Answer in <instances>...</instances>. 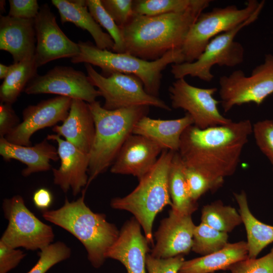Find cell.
I'll return each mask as SVG.
<instances>
[{
  "label": "cell",
  "mask_w": 273,
  "mask_h": 273,
  "mask_svg": "<svg viewBox=\"0 0 273 273\" xmlns=\"http://www.w3.org/2000/svg\"><path fill=\"white\" fill-rule=\"evenodd\" d=\"M252 127L248 119L205 129L192 125L183 132L178 152L184 164L200 173L216 191L235 173Z\"/></svg>",
  "instance_id": "obj_1"
},
{
  "label": "cell",
  "mask_w": 273,
  "mask_h": 273,
  "mask_svg": "<svg viewBox=\"0 0 273 273\" xmlns=\"http://www.w3.org/2000/svg\"><path fill=\"white\" fill-rule=\"evenodd\" d=\"M211 2L198 0L183 12L154 16L134 15L120 28L125 53L151 61L169 51L181 49L191 26Z\"/></svg>",
  "instance_id": "obj_2"
},
{
  "label": "cell",
  "mask_w": 273,
  "mask_h": 273,
  "mask_svg": "<svg viewBox=\"0 0 273 273\" xmlns=\"http://www.w3.org/2000/svg\"><path fill=\"white\" fill-rule=\"evenodd\" d=\"M75 201L66 198L60 208L42 212L44 219L62 228L77 238L83 245L93 266L99 268L104 263L109 248L118 237L116 225L108 222L103 213L93 212L84 202V194Z\"/></svg>",
  "instance_id": "obj_3"
},
{
  "label": "cell",
  "mask_w": 273,
  "mask_h": 273,
  "mask_svg": "<svg viewBox=\"0 0 273 273\" xmlns=\"http://www.w3.org/2000/svg\"><path fill=\"white\" fill-rule=\"evenodd\" d=\"M88 104L95 122V134L89 154L87 187L112 166L123 145L132 134L135 124L147 116L149 111L148 106L109 110L97 101Z\"/></svg>",
  "instance_id": "obj_4"
},
{
  "label": "cell",
  "mask_w": 273,
  "mask_h": 273,
  "mask_svg": "<svg viewBox=\"0 0 273 273\" xmlns=\"http://www.w3.org/2000/svg\"><path fill=\"white\" fill-rule=\"evenodd\" d=\"M80 53L71 59L72 63H87L100 67L102 75L118 72L135 75L143 82L145 90L158 97L162 72L169 64L184 62L181 49L171 50L160 59L146 61L127 53H117L98 48L89 41H79Z\"/></svg>",
  "instance_id": "obj_5"
},
{
  "label": "cell",
  "mask_w": 273,
  "mask_h": 273,
  "mask_svg": "<svg viewBox=\"0 0 273 273\" xmlns=\"http://www.w3.org/2000/svg\"><path fill=\"white\" fill-rule=\"evenodd\" d=\"M174 151L163 150L152 168L141 179L135 189L127 196L112 199V208L132 213L140 223L149 244H153L154 219L167 205L172 206L168 174Z\"/></svg>",
  "instance_id": "obj_6"
},
{
  "label": "cell",
  "mask_w": 273,
  "mask_h": 273,
  "mask_svg": "<svg viewBox=\"0 0 273 273\" xmlns=\"http://www.w3.org/2000/svg\"><path fill=\"white\" fill-rule=\"evenodd\" d=\"M264 4L265 3H263L242 24L213 38L194 62L172 64L170 72L173 77L177 79L190 76L209 82L214 77L211 69L214 65L234 67L242 63L244 49L241 43L235 40V38L242 29L254 23L258 18Z\"/></svg>",
  "instance_id": "obj_7"
},
{
  "label": "cell",
  "mask_w": 273,
  "mask_h": 273,
  "mask_svg": "<svg viewBox=\"0 0 273 273\" xmlns=\"http://www.w3.org/2000/svg\"><path fill=\"white\" fill-rule=\"evenodd\" d=\"M264 3L249 0L243 8L229 5L201 13L191 26L181 48L184 62H194L213 38L242 24Z\"/></svg>",
  "instance_id": "obj_8"
},
{
  "label": "cell",
  "mask_w": 273,
  "mask_h": 273,
  "mask_svg": "<svg viewBox=\"0 0 273 273\" xmlns=\"http://www.w3.org/2000/svg\"><path fill=\"white\" fill-rule=\"evenodd\" d=\"M220 103L224 113L234 106L253 103L259 106L273 94V54H266L263 62L249 75L236 70L219 79Z\"/></svg>",
  "instance_id": "obj_9"
},
{
  "label": "cell",
  "mask_w": 273,
  "mask_h": 273,
  "mask_svg": "<svg viewBox=\"0 0 273 273\" xmlns=\"http://www.w3.org/2000/svg\"><path fill=\"white\" fill-rule=\"evenodd\" d=\"M2 208L8 226L0 241L8 246L27 250H41L53 243L52 228L38 219L26 206L20 195L4 200Z\"/></svg>",
  "instance_id": "obj_10"
},
{
  "label": "cell",
  "mask_w": 273,
  "mask_h": 273,
  "mask_svg": "<svg viewBox=\"0 0 273 273\" xmlns=\"http://www.w3.org/2000/svg\"><path fill=\"white\" fill-rule=\"evenodd\" d=\"M87 75L105 99L103 106L113 110L136 106H154L168 111L171 108L158 97L149 94L137 76L113 73L108 76L99 74L92 65L85 64Z\"/></svg>",
  "instance_id": "obj_11"
},
{
  "label": "cell",
  "mask_w": 273,
  "mask_h": 273,
  "mask_svg": "<svg viewBox=\"0 0 273 273\" xmlns=\"http://www.w3.org/2000/svg\"><path fill=\"white\" fill-rule=\"evenodd\" d=\"M216 87L204 88L190 84L185 78L176 79L169 87L171 106L182 109L192 117L194 125L200 128L222 125L232 121L223 116L213 95Z\"/></svg>",
  "instance_id": "obj_12"
},
{
  "label": "cell",
  "mask_w": 273,
  "mask_h": 273,
  "mask_svg": "<svg viewBox=\"0 0 273 273\" xmlns=\"http://www.w3.org/2000/svg\"><path fill=\"white\" fill-rule=\"evenodd\" d=\"M84 73L69 66H57L42 75H37L27 85L28 95L53 94L91 103L101 96Z\"/></svg>",
  "instance_id": "obj_13"
},
{
  "label": "cell",
  "mask_w": 273,
  "mask_h": 273,
  "mask_svg": "<svg viewBox=\"0 0 273 273\" xmlns=\"http://www.w3.org/2000/svg\"><path fill=\"white\" fill-rule=\"evenodd\" d=\"M34 21L36 37L34 58L38 67L55 60L71 59L80 54L78 43L62 31L48 4L41 6Z\"/></svg>",
  "instance_id": "obj_14"
},
{
  "label": "cell",
  "mask_w": 273,
  "mask_h": 273,
  "mask_svg": "<svg viewBox=\"0 0 273 273\" xmlns=\"http://www.w3.org/2000/svg\"><path fill=\"white\" fill-rule=\"evenodd\" d=\"M72 100L58 96L28 106L22 112V121L5 138L14 144L31 146V138L35 132L48 127H54L65 120Z\"/></svg>",
  "instance_id": "obj_15"
},
{
  "label": "cell",
  "mask_w": 273,
  "mask_h": 273,
  "mask_svg": "<svg viewBox=\"0 0 273 273\" xmlns=\"http://www.w3.org/2000/svg\"><path fill=\"white\" fill-rule=\"evenodd\" d=\"M48 140L56 141L60 160L58 168H53L54 183L67 193L71 189L74 196L87 187L90 154L85 153L57 134H48Z\"/></svg>",
  "instance_id": "obj_16"
},
{
  "label": "cell",
  "mask_w": 273,
  "mask_h": 273,
  "mask_svg": "<svg viewBox=\"0 0 273 273\" xmlns=\"http://www.w3.org/2000/svg\"><path fill=\"white\" fill-rule=\"evenodd\" d=\"M195 226L191 215H181L171 209L154 234L156 243L150 254L159 258L188 254L192 250Z\"/></svg>",
  "instance_id": "obj_17"
},
{
  "label": "cell",
  "mask_w": 273,
  "mask_h": 273,
  "mask_svg": "<svg viewBox=\"0 0 273 273\" xmlns=\"http://www.w3.org/2000/svg\"><path fill=\"white\" fill-rule=\"evenodd\" d=\"M163 150L148 138L132 134L123 145L110 171L132 175L140 180L154 166Z\"/></svg>",
  "instance_id": "obj_18"
},
{
  "label": "cell",
  "mask_w": 273,
  "mask_h": 273,
  "mask_svg": "<svg viewBox=\"0 0 273 273\" xmlns=\"http://www.w3.org/2000/svg\"><path fill=\"white\" fill-rule=\"evenodd\" d=\"M141 228L134 218L126 221L119 231L118 238L106 254V258L120 262L127 273H147L146 258L149 243L142 234Z\"/></svg>",
  "instance_id": "obj_19"
},
{
  "label": "cell",
  "mask_w": 273,
  "mask_h": 273,
  "mask_svg": "<svg viewBox=\"0 0 273 273\" xmlns=\"http://www.w3.org/2000/svg\"><path fill=\"white\" fill-rule=\"evenodd\" d=\"M36 37L34 19L0 16V50L10 53L14 63L33 58Z\"/></svg>",
  "instance_id": "obj_20"
},
{
  "label": "cell",
  "mask_w": 273,
  "mask_h": 273,
  "mask_svg": "<svg viewBox=\"0 0 273 273\" xmlns=\"http://www.w3.org/2000/svg\"><path fill=\"white\" fill-rule=\"evenodd\" d=\"M53 131L81 151L90 154L93 144L95 126L89 104L72 99L69 114L61 125H56Z\"/></svg>",
  "instance_id": "obj_21"
},
{
  "label": "cell",
  "mask_w": 273,
  "mask_h": 273,
  "mask_svg": "<svg viewBox=\"0 0 273 273\" xmlns=\"http://www.w3.org/2000/svg\"><path fill=\"white\" fill-rule=\"evenodd\" d=\"M47 139L34 146H22L11 143L0 138V155L6 161L14 159L26 165L22 174L27 177L32 173L47 171L52 168L51 161L59 159L57 149Z\"/></svg>",
  "instance_id": "obj_22"
},
{
  "label": "cell",
  "mask_w": 273,
  "mask_h": 273,
  "mask_svg": "<svg viewBox=\"0 0 273 273\" xmlns=\"http://www.w3.org/2000/svg\"><path fill=\"white\" fill-rule=\"evenodd\" d=\"M193 124L192 117L186 112L183 117L171 120L155 119L145 116L135 124L132 134L148 138L163 150L178 152L183 132Z\"/></svg>",
  "instance_id": "obj_23"
},
{
  "label": "cell",
  "mask_w": 273,
  "mask_h": 273,
  "mask_svg": "<svg viewBox=\"0 0 273 273\" xmlns=\"http://www.w3.org/2000/svg\"><path fill=\"white\" fill-rule=\"evenodd\" d=\"M51 2L58 9L62 24L72 23L87 30L98 48L112 51L114 46L113 40L95 20L88 11L85 1L52 0Z\"/></svg>",
  "instance_id": "obj_24"
},
{
  "label": "cell",
  "mask_w": 273,
  "mask_h": 273,
  "mask_svg": "<svg viewBox=\"0 0 273 273\" xmlns=\"http://www.w3.org/2000/svg\"><path fill=\"white\" fill-rule=\"evenodd\" d=\"M248 258V249L246 242L228 243L219 251L185 260L179 272L214 273L220 270H229L233 264Z\"/></svg>",
  "instance_id": "obj_25"
},
{
  "label": "cell",
  "mask_w": 273,
  "mask_h": 273,
  "mask_svg": "<svg viewBox=\"0 0 273 273\" xmlns=\"http://www.w3.org/2000/svg\"><path fill=\"white\" fill-rule=\"evenodd\" d=\"M234 196L239 206V212L246 232L248 258H257L262 250L273 243V225L260 221L253 215L244 191L235 193Z\"/></svg>",
  "instance_id": "obj_26"
},
{
  "label": "cell",
  "mask_w": 273,
  "mask_h": 273,
  "mask_svg": "<svg viewBox=\"0 0 273 273\" xmlns=\"http://www.w3.org/2000/svg\"><path fill=\"white\" fill-rule=\"evenodd\" d=\"M184 165L178 152H175L168 174V188L171 209L181 215H191L198 209L192 198L184 173Z\"/></svg>",
  "instance_id": "obj_27"
},
{
  "label": "cell",
  "mask_w": 273,
  "mask_h": 273,
  "mask_svg": "<svg viewBox=\"0 0 273 273\" xmlns=\"http://www.w3.org/2000/svg\"><path fill=\"white\" fill-rule=\"evenodd\" d=\"M10 66V71L0 86V100L1 103L12 105L29 81L37 75L38 67L34 58Z\"/></svg>",
  "instance_id": "obj_28"
},
{
  "label": "cell",
  "mask_w": 273,
  "mask_h": 273,
  "mask_svg": "<svg viewBox=\"0 0 273 273\" xmlns=\"http://www.w3.org/2000/svg\"><path fill=\"white\" fill-rule=\"evenodd\" d=\"M201 220L209 226L227 234L242 223L239 212L220 200L204 205L201 210Z\"/></svg>",
  "instance_id": "obj_29"
},
{
  "label": "cell",
  "mask_w": 273,
  "mask_h": 273,
  "mask_svg": "<svg viewBox=\"0 0 273 273\" xmlns=\"http://www.w3.org/2000/svg\"><path fill=\"white\" fill-rule=\"evenodd\" d=\"M228 238L227 233L201 222L194 229L192 250L202 256L212 253L223 248L228 243Z\"/></svg>",
  "instance_id": "obj_30"
},
{
  "label": "cell",
  "mask_w": 273,
  "mask_h": 273,
  "mask_svg": "<svg viewBox=\"0 0 273 273\" xmlns=\"http://www.w3.org/2000/svg\"><path fill=\"white\" fill-rule=\"evenodd\" d=\"M198 0H136L133 1L134 15L154 16L171 13L185 12Z\"/></svg>",
  "instance_id": "obj_31"
},
{
  "label": "cell",
  "mask_w": 273,
  "mask_h": 273,
  "mask_svg": "<svg viewBox=\"0 0 273 273\" xmlns=\"http://www.w3.org/2000/svg\"><path fill=\"white\" fill-rule=\"evenodd\" d=\"M86 5L95 20L104 28L114 42L112 52L125 53V44L120 27L115 23L102 4L101 0H86Z\"/></svg>",
  "instance_id": "obj_32"
},
{
  "label": "cell",
  "mask_w": 273,
  "mask_h": 273,
  "mask_svg": "<svg viewBox=\"0 0 273 273\" xmlns=\"http://www.w3.org/2000/svg\"><path fill=\"white\" fill-rule=\"evenodd\" d=\"M71 253L70 248L64 242L53 243L40 250L37 262L27 273H46L56 264L68 258Z\"/></svg>",
  "instance_id": "obj_33"
},
{
  "label": "cell",
  "mask_w": 273,
  "mask_h": 273,
  "mask_svg": "<svg viewBox=\"0 0 273 273\" xmlns=\"http://www.w3.org/2000/svg\"><path fill=\"white\" fill-rule=\"evenodd\" d=\"M252 132L258 147L273 165V119L257 121Z\"/></svg>",
  "instance_id": "obj_34"
},
{
  "label": "cell",
  "mask_w": 273,
  "mask_h": 273,
  "mask_svg": "<svg viewBox=\"0 0 273 273\" xmlns=\"http://www.w3.org/2000/svg\"><path fill=\"white\" fill-rule=\"evenodd\" d=\"M229 270L231 273H273V247L264 256L238 262Z\"/></svg>",
  "instance_id": "obj_35"
},
{
  "label": "cell",
  "mask_w": 273,
  "mask_h": 273,
  "mask_svg": "<svg viewBox=\"0 0 273 273\" xmlns=\"http://www.w3.org/2000/svg\"><path fill=\"white\" fill-rule=\"evenodd\" d=\"M105 10L120 28L134 16L132 0H101Z\"/></svg>",
  "instance_id": "obj_36"
},
{
  "label": "cell",
  "mask_w": 273,
  "mask_h": 273,
  "mask_svg": "<svg viewBox=\"0 0 273 273\" xmlns=\"http://www.w3.org/2000/svg\"><path fill=\"white\" fill-rule=\"evenodd\" d=\"M184 170L189 191L193 200L197 202L207 192L215 191L213 185L200 173L185 165Z\"/></svg>",
  "instance_id": "obj_37"
},
{
  "label": "cell",
  "mask_w": 273,
  "mask_h": 273,
  "mask_svg": "<svg viewBox=\"0 0 273 273\" xmlns=\"http://www.w3.org/2000/svg\"><path fill=\"white\" fill-rule=\"evenodd\" d=\"M185 260L182 255L159 258L148 254L146 258V269L148 273H178Z\"/></svg>",
  "instance_id": "obj_38"
},
{
  "label": "cell",
  "mask_w": 273,
  "mask_h": 273,
  "mask_svg": "<svg viewBox=\"0 0 273 273\" xmlns=\"http://www.w3.org/2000/svg\"><path fill=\"white\" fill-rule=\"evenodd\" d=\"M8 16L11 17L34 19L38 14L40 7L36 0H9Z\"/></svg>",
  "instance_id": "obj_39"
},
{
  "label": "cell",
  "mask_w": 273,
  "mask_h": 273,
  "mask_svg": "<svg viewBox=\"0 0 273 273\" xmlns=\"http://www.w3.org/2000/svg\"><path fill=\"white\" fill-rule=\"evenodd\" d=\"M25 255L23 251L0 241V273H7L15 268Z\"/></svg>",
  "instance_id": "obj_40"
},
{
  "label": "cell",
  "mask_w": 273,
  "mask_h": 273,
  "mask_svg": "<svg viewBox=\"0 0 273 273\" xmlns=\"http://www.w3.org/2000/svg\"><path fill=\"white\" fill-rule=\"evenodd\" d=\"M20 119L11 104H0V138H5L19 123Z\"/></svg>",
  "instance_id": "obj_41"
},
{
  "label": "cell",
  "mask_w": 273,
  "mask_h": 273,
  "mask_svg": "<svg viewBox=\"0 0 273 273\" xmlns=\"http://www.w3.org/2000/svg\"><path fill=\"white\" fill-rule=\"evenodd\" d=\"M32 199L35 206L43 211L47 210L51 205L53 196L47 189L40 188L34 193Z\"/></svg>",
  "instance_id": "obj_42"
},
{
  "label": "cell",
  "mask_w": 273,
  "mask_h": 273,
  "mask_svg": "<svg viewBox=\"0 0 273 273\" xmlns=\"http://www.w3.org/2000/svg\"><path fill=\"white\" fill-rule=\"evenodd\" d=\"M10 69V66H6L3 64H0V78L4 79L8 75Z\"/></svg>",
  "instance_id": "obj_43"
},
{
  "label": "cell",
  "mask_w": 273,
  "mask_h": 273,
  "mask_svg": "<svg viewBox=\"0 0 273 273\" xmlns=\"http://www.w3.org/2000/svg\"><path fill=\"white\" fill-rule=\"evenodd\" d=\"M178 273H179V272H178ZM222 273H226V272H222Z\"/></svg>",
  "instance_id": "obj_44"
}]
</instances>
